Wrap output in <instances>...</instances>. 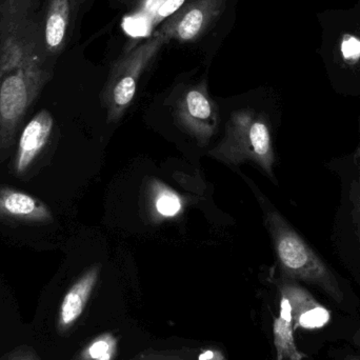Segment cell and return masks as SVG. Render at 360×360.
Returning a JSON list of instances; mask_svg holds the SVG:
<instances>
[{
    "mask_svg": "<svg viewBox=\"0 0 360 360\" xmlns=\"http://www.w3.org/2000/svg\"><path fill=\"white\" fill-rule=\"evenodd\" d=\"M281 273L287 281L314 285L332 300L342 304L345 293L331 269L277 211L266 215Z\"/></svg>",
    "mask_w": 360,
    "mask_h": 360,
    "instance_id": "6da1fadb",
    "label": "cell"
},
{
    "mask_svg": "<svg viewBox=\"0 0 360 360\" xmlns=\"http://www.w3.org/2000/svg\"><path fill=\"white\" fill-rule=\"evenodd\" d=\"M209 155L226 165L252 162L274 179V148L268 122L253 110L233 112L226 126V134Z\"/></svg>",
    "mask_w": 360,
    "mask_h": 360,
    "instance_id": "7a4b0ae2",
    "label": "cell"
},
{
    "mask_svg": "<svg viewBox=\"0 0 360 360\" xmlns=\"http://www.w3.org/2000/svg\"><path fill=\"white\" fill-rule=\"evenodd\" d=\"M51 77L48 58L36 59L0 77V152L14 145L23 117Z\"/></svg>",
    "mask_w": 360,
    "mask_h": 360,
    "instance_id": "3957f363",
    "label": "cell"
},
{
    "mask_svg": "<svg viewBox=\"0 0 360 360\" xmlns=\"http://www.w3.org/2000/svg\"><path fill=\"white\" fill-rule=\"evenodd\" d=\"M170 40V36L162 27L151 38L113 63L101 94L108 122H117L124 116L136 94L139 78Z\"/></svg>",
    "mask_w": 360,
    "mask_h": 360,
    "instance_id": "277c9868",
    "label": "cell"
},
{
    "mask_svg": "<svg viewBox=\"0 0 360 360\" xmlns=\"http://www.w3.org/2000/svg\"><path fill=\"white\" fill-rule=\"evenodd\" d=\"M175 117L180 128L194 137L199 145L209 143L217 132L219 115L215 103L207 94V84L192 86L179 97Z\"/></svg>",
    "mask_w": 360,
    "mask_h": 360,
    "instance_id": "5b68a950",
    "label": "cell"
},
{
    "mask_svg": "<svg viewBox=\"0 0 360 360\" xmlns=\"http://www.w3.org/2000/svg\"><path fill=\"white\" fill-rule=\"evenodd\" d=\"M226 0H191L170 17L162 27L180 44L198 39L219 18Z\"/></svg>",
    "mask_w": 360,
    "mask_h": 360,
    "instance_id": "8992f818",
    "label": "cell"
},
{
    "mask_svg": "<svg viewBox=\"0 0 360 360\" xmlns=\"http://www.w3.org/2000/svg\"><path fill=\"white\" fill-rule=\"evenodd\" d=\"M53 127L54 120L48 110L38 112L25 127L19 137L16 155L13 162V170L17 176L25 175L37 160L50 139Z\"/></svg>",
    "mask_w": 360,
    "mask_h": 360,
    "instance_id": "52a82bcc",
    "label": "cell"
},
{
    "mask_svg": "<svg viewBox=\"0 0 360 360\" xmlns=\"http://www.w3.org/2000/svg\"><path fill=\"white\" fill-rule=\"evenodd\" d=\"M0 219L48 224L54 218L50 207L40 199L12 186H0Z\"/></svg>",
    "mask_w": 360,
    "mask_h": 360,
    "instance_id": "ba28073f",
    "label": "cell"
},
{
    "mask_svg": "<svg viewBox=\"0 0 360 360\" xmlns=\"http://www.w3.org/2000/svg\"><path fill=\"white\" fill-rule=\"evenodd\" d=\"M101 266L95 264L86 270L65 293L57 315L56 329L65 334L77 323L98 281Z\"/></svg>",
    "mask_w": 360,
    "mask_h": 360,
    "instance_id": "9c48e42d",
    "label": "cell"
},
{
    "mask_svg": "<svg viewBox=\"0 0 360 360\" xmlns=\"http://www.w3.org/2000/svg\"><path fill=\"white\" fill-rule=\"evenodd\" d=\"M281 294L287 298L291 307L294 329H319L329 323V311L295 281L283 283Z\"/></svg>",
    "mask_w": 360,
    "mask_h": 360,
    "instance_id": "30bf717a",
    "label": "cell"
},
{
    "mask_svg": "<svg viewBox=\"0 0 360 360\" xmlns=\"http://www.w3.org/2000/svg\"><path fill=\"white\" fill-rule=\"evenodd\" d=\"M69 0H50L44 21V44L50 58L58 56L65 46L70 22Z\"/></svg>",
    "mask_w": 360,
    "mask_h": 360,
    "instance_id": "8fae6325",
    "label": "cell"
},
{
    "mask_svg": "<svg viewBox=\"0 0 360 360\" xmlns=\"http://www.w3.org/2000/svg\"><path fill=\"white\" fill-rule=\"evenodd\" d=\"M294 323L291 307L285 296L281 295L279 315L273 323L274 346L277 360H302L304 355L298 350L294 338Z\"/></svg>",
    "mask_w": 360,
    "mask_h": 360,
    "instance_id": "7c38bea8",
    "label": "cell"
},
{
    "mask_svg": "<svg viewBox=\"0 0 360 360\" xmlns=\"http://www.w3.org/2000/svg\"><path fill=\"white\" fill-rule=\"evenodd\" d=\"M150 190V210L158 219L176 217L184 209L179 193L160 181H154Z\"/></svg>",
    "mask_w": 360,
    "mask_h": 360,
    "instance_id": "4fadbf2b",
    "label": "cell"
},
{
    "mask_svg": "<svg viewBox=\"0 0 360 360\" xmlns=\"http://www.w3.org/2000/svg\"><path fill=\"white\" fill-rule=\"evenodd\" d=\"M118 342L115 335L103 333L91 340L74 360H115Z\"/></svg>",
    "mask_w": 360,
    "mask_h": 360,
    "instance_id": "5bb4252c",
    "label": "cell"
},
{
    "mask_svg": "<svg viewBox=\"0 0 360 360\" xmlns=\"http://www.w3.org/2000/svg\"><path fill=\"white\" fill-rule=\"evenodd\" d=\"M342 53L347 60L355 63L360 58V40L355 36H344L342 42Z\"/></svg>",
    "mask_w": 360,
    "mask_h": 360,
    "instance_id": "9a60e30c",
    "label": "cell"
},
{
    "mask_svg": "<svg viewBox=\"0 0 360 360\" xmlns=\"http://www.w3.org/2000/svg\"><path fill=\"white\" fill-rule=\"evenodd\" d=\"M0 360H41L34 349L29 346H19L6 352Z\"/></svg>",
    "mask_w": 360,
    "mask_h": 360,
    "instance_id": "2e32d148",
    "label": "cell"
},
{
    "mask_svg": "<svg viewBox=\"0 0 360 360\" xmlns=\"http://www.w3.org/2000/svg\"><path fill=\"white\" fill-rule=\"evenodd\" d=\"M132 360H188L180 354L167 352H148L137 355Z\"/></svg>",
    "mask_w": 360,
    "mask_h": 360,
    "instance_id": "e0dca14e",
    "label": "cell"
},
{
    "mask_svg": "<svg viewBox=\"0 0 360 360\" xmlns=\"http://www.w3.org/2000/svg\"><path fill=\"white\" fill-rule=\"evenodd\" d=\"M198 360H226L224 353L215 349H210V350L202 351L199 354Z\"/></svg>",
    "mask_w": 360,
    "mask_h": 360,
    "instance_id": "ac0fdd59",
    "label": "cell"
},
{
    "mask_svg": "<svg viewBox=\"0 0 360 360\" xmlns=\"http://www.w3.org/2000/svg\"><path fill=\"white\" fill-rule=\"evenodd\" d=\"M359 184V193H357L356 202H355V218H356L357 233H359L360 240V181Z\"/></svg>",
    "mask_w": 360,
    "mask_h": 360,
    "instance_id": "d6986e66",
    "label": "cell"
},
{
    "mask_svg": "<svg viewBox=\"0 0 360 360\" xmlns=\"http://www.w3.org/2000/svg\"><path fill=\"white\" fill-rule=\"evenodd\" d=\"M354 342L356 346L359 347V354L349 355V356L345 357L342 360H360V329L357 331V333L355 334Z\"/></svg>",
    "mask_w": 360,
    "mask_h": 360,
    "instance_id": "ffe728a7",
    "label": "cell"
},
{
    "mask_svg": "<svg viewBox=\"0 0 360 360\" xmlns=\"http://www.w3.org/2000/svg\"><path fill=\"white\" fill-rule=\"evenodd\" d=\"M355 164L357 165V168H359L360 181V146L359 150H357L356 154H355Z\"/></svg>",
    "mask_w": 360,
    "mask_h": 360,
    "instance_id": "44dd1931",
    "label": "cell"
}]
</instances>
